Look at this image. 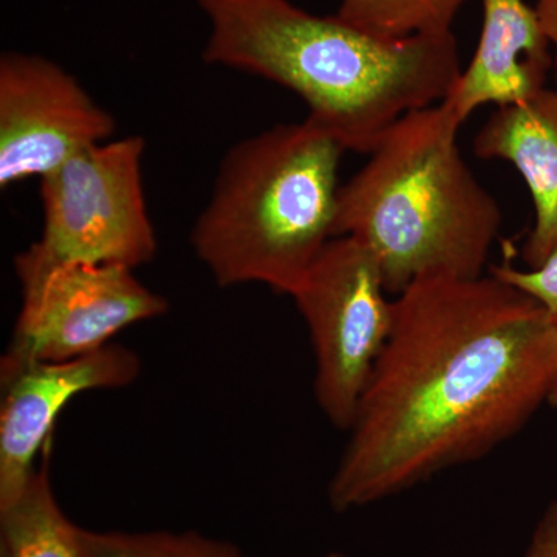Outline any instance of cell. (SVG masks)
<instances>
[{
	"label": "cell",
	"mask_w": 557,
	"mask_h": 557,
	"mask_svg": "<svg viewBox=\"0 0 557 557\" xmlns=\"http://www.w3.org/2000/svg\"><path fill=\"white\" fill-rule=\"evenodd\" d=\"M557 381V325L497 274L418 278L394 298L330 507L350 511L480 460L518 435Z\"/></svg>",
	"instance_id": "6da1fadb"
},
{
	"label": "cell",
	"mask_w": 557,
	"mask_h": 557,
	"mask_svg": "<svg viewBox=\"0 0 557 557\" xmlns=\"http://www.w3.org/2000/svg\"><path fill=\"white\" fill-rule=\"evenodd\" d=\"M208 64L273 81L346 150L370 153L406 113L445 101L460 78L454 32L386 39L289 0H199Z\"/></svg>",
	"instance_id": "7a4b0ae2"
},
{
	"label": "cell",
	"mask_w": 557,
	"mask_h": 557,
	"mask_svg": "<svg viewBox=\"0 0 557 557\" xmlns=\"http://www.w3.org/2000/svg\"><path fill=\"white\" fill-rule=\"evenodd\" d=\"M460 127L443 101L406 113L339 188L335 236L370 249L388 295L485 270L504 218L461 157Z\"/></svg>",
	"instance_id": "3957f363"
},
{
	"label": "cell",
	"mask_w": 557,
	"mask_h": 557,
	"mask_svg": "<svg viewBox=\"0 0 557 557\" xmlns=\"http://www.w3.org/2000/svg\"><path fill=\"white\" fill-rule=\"evenodd\" d=\"M338 139L310 116L237 143L220 163L190 244L219 287L292 296L335 236Z\"/></svg>",
	"instance_id": "277c9868"
},
{
	"label": "cell",
	"mask_w": 557,
	"mask_h": 557,
	"mask_svg": "<svg viewBox=\"0 0 557 557\" xmlns=\"http://www.w3.org/2000/svg\"><path fill=\"white\" fill-rule=\"evenodd\" d=\"M145 139L124 137L81 150L40 178L42 233L25 249L40 262L137 269L159 242L146 207Z\"/></svg>",
	"instance_id": "5b68a950"
},
{
	"label": "cell",
	"mask_w": 557,
	"mask_h": 557,
	"mask_svg": "<svg viewBox=\"0 0 557 557\" xmlns=\"http://www.w3.org/2000/svg\"><path fill=\"white\" fill-rule=\"evenodd\" d=\"M375 256L350 236L333 237L292 293L314 351V398L341 431L354 423L394 325Z\"/></svg>",
	"instance_id": "8992f818"
},
{
	"label": "cell",
	"mask_w": 557,
	"mask_h": 557,
	"mask_svg": "<svg viewBox=\"0 0 557 557\" xmlns=\"http://www.w3.org/2000/svg\"><path fill=\"white\" fill-rule=\"evenodd\" d=\"M22 306L2 361H67L108 347L113 336L170 310L134 270L101 263L14 259Z\"/></svg>",
	"instance_id": "52a82bcc"
},
{
	"label": "cell",
	"mask_w": 557,
	"mask_h": 557,
	"mask_svg": "<svg viewBox=\"0 0 557 557\" xmlns=\"http://www.w3.org/2000/svg\"><path fill=\"white\" fill-rule=\"evenodd\" d=\"M115 131L75 76L39 54L0 58V188L42 178Z\"/></svg>",
	"instance_id": "ba28073f"
},
{
	"label": "cell",
	"mask_w": 557,
	"mask_h": 557,
	"mask_svg": "<svg viewBox=\"0 0 557 557\" xmlns=\"http://www.w3.org/2000/svg\"><path fill=\"white\" fill-rule=\"evenodd\" d=\"M139 373L138 355L116 344L67 361L0 362V508L27 486L36 457L50 445L54 423L73 398L131 386Z\"/></svg>",
	"instance_id": "9c48e42d"
},
{
	"label": "cell",
	"mask_w": 557,
	"mask_h": 557,
	"mask_svg": "<svg viewBox=\"0 0 557 557\" xmlns=\"http://www.w3.org/2000/svg\"><path fill=\"white\" fill-rule=\"evenodd\" d=\"M483 27L474 57L445 104L463 126L485 104H518L545 89L553 49L536 7L525 0H482Z\"/></svg>",
	"instance_id": "30bf717a"
},
{
	"label": "cell",
	"mask_w": 557,
	"mask_h": 557,
	"mask_svg": "<svg viewBox=\"0 0 557 557\" xmlns=\"http://www.w3.org/2000/svg\"><path fill=\"white\" fill-rule=\"evenodd\" d=\"M475 156L511 163L525 180L536 222L523 245L528 270L537 269L557 249V90L547 87L500 106L474 138Z\"/></svg>",
	"instance_id": "8fae6325"
},
{
	"label": "cell",
	"mask_w": 557,
	"mask_h": 557,
	"mask_svg": "<svg viewBox=\"0 0 557 557\" xmlns=\"http://www.w3.org/2000/svg\"><path fill=\"white\" fill-rule=\"evenodd\" d=\"M50 482L49 454L9 507L0 508V557H90Z\"/></svg>",
	"instance_id": "7c38bea8"
},
{
	"label": "cell",
	"mask_w": 557,
	"mask_h": 557,
	"mask_svg": "<svg viewBox=\"0 0 557 557\" xmlns=\"http://www.w3.org/2000/svg\"><path fill=\"white\" fill-rule=\"evenodd\" d=\"M465 0H339L341 20L386 39L453 32Z\"/></svg>",
	"instance_id": "4fadbf2b"
},
{
	"label": "cell",
	"mask_w": 557,
	"mask_h": 557,
	"mask_svg": "<svg viewBox=\"0 0 557 557\" xmlns=\"http://www.w3.org/2000/svg\"><path fill=\"white\" fill-rule=\"evenodd\" d=\"M90 557H251L237 545L197 531L79 530Z\"/></svg>",
	"instance_id": "5bb4252c"
},
{
	"label": "cell",
	"mask_w": 557,
	"mask_h": 557,
	"mask_svg": "<svg viewBox=\"0 0 557 557\" xmlns=\"http://www.w3.org/2000/svg\"><path fill=\"white\" fill-rule=\"evenodd\" d=\"M491 273L505 278L509 284L533 296L548 311L557 325V249L541 267L534 270H519L511 265L491 267ZM549 406L557 409V381Z\"/></svg>",
	"instance_id": "9a60e30c"
},
{
	"label": "cell",
	"mask_w": 557,
	"mask_h": 557,
	"mask_svg": "<svg viewBox=\"0 0 557 557\" xmlns=\"http://www.w3.org/2000/svg\"><path fill=\"white\" fill-rule=\"evenodd\" d=\"M525 557H557V496L539 518L528 542Z\"/></svg>",
	"instance_id": "2e32d148"
},
{
	"label": "cell",
	"mask_w": 557,
	"mask_h": 557,
	"mask_svg": "<svg viewBox=\"0 0 557 557\" xmlns=\"http://www.w3.org/2000/svg\"><path fill=\"white\" fill-rule=\"evenodd\" d=\"M536 10L553 49V69H555L557 90V0H536Z\"/></svg>",
	"instance_id": "e0dca14e"
},
{
	"label": "cell",
	"mask_w": 557,
	"mask_h": 557,
	"mask_svg": "<svg viewBox=\"0 0 557 557\" xmlns=\"http://www.w3.org/2000/svg\"><path fill=\"white\" fill-rule=\"evenodd\" d=\"M325 557H347L346 555H344V553H339V552H332V553H329L327 556Z\"/></svg>",
	"instance_id": "ac0fdd59"
}]
</instances>
